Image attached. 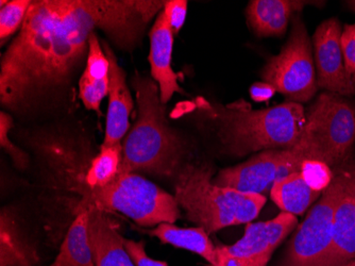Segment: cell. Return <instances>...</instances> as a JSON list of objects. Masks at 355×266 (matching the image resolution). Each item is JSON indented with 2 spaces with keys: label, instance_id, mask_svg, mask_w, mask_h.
<instances>
[{
  "label": "cell",
  "instance_id": "6da1fadb",
  "mask_svg": "<svg viewBox=\"0 0 355 266\" xmlns=\"http://www.w3.org/2000/svg\"><path fill=\"white\" fill-rule=\"evenodd\" d=\"M159 0H37L0 65V101L28 114L69 87L87 62L89 39L103 30L121 49L137 45L151 19L164 9Z\"/></svg>",
  "mask_w": 355,
  "mask_h": 266
},
{
  "label": "cell",
  "instance_id": "7a4b0ae2",
  "mask_svg": "<svg viewBox=\"0 0 355 266\" xmlns=\"http://www.w3.org/2000/svg\"><path fill=\"white\" fill-rule=\"evenodd\" d=\"M199 109L212 119L221 146L229 155L292 148L298 143L306 122L301 103H287L252 110L246 101L229 105L198 99Z\"/></svg>",
  "mask_w": 355,
  "mask_h": 266
},
{
  "label": "cell",
  "instance_id": "3957f363",
  "mask_svg": "<svg viewBox=\"0 0 355 266\" xmlns=\"http://www.w3.org/2000/svg\"><path fill=\"white\" fill-rule=\"evenodd\" d=\"M137 97V117L123 143L119 174L146 172L159 177H173L182 167L184 142L171 129L166 108L153 79L137 74L132 79Z\"/></svg>",
  "mask_w": 355,
  "mask_h": 266
},
{
  "label": "cell",
  "instance_id": "277c9868",
  "mask_svg": "<svg viewBox=\"0 0 355 266\" xmlns=\"http://www.w3.org/2000/svg\"><path fill=\"white\" fill-rule=\"evenodd\" d=\"M212 177L209 166L196 164H185L178 173L175 198L189 221L211 235L257 219L266 203L264 195L219 187Z\"/></svg>",
  "mask_w": 355,
  "mask_h": 266
},
{
  "label": "cell",
  "instance_id": "5b68a950",
  "mask_svg": "<svg viewBox=\"0 0 355 266\" xmlns=\"http://www.w3.org/2000/svg\"><path fill=\"white\" fill-rule=\"evenodd\" d=\"M77 192L83 194L77 213L91 208L119 212L143 227L173 224L180 217V207L173 195L135 173L119 174L109 185L97 189L80 185Z\"/></svg>",
  "mask_w": 355,
  "mask_h": 266
},
{
  "label": "cell",
  "instance_id": "8992f818",
  "mask_svg": "<svg viewBox=\"0 0 355 266\" xmlns=\"http://www.w3.org/2000/svg\"><path fill=\"white\" fill-rule=\"evenodd\" d=\"M300 143L311 160L334 172L348 166L355 145V103L337 94L321 93L306 112Z\"/></svg>",
  "mask_w": 355,
  "mask_h": 266
},
{
  "label": "cell",
  "instance_id": "52a82bcc",
  "mask_svg": "<svg viewBox=\"0 0 355 266\" xmlns=\"http://www.w3.org/2000/svg\"><path fill=\"white\" fill-rule=\"evenodd\" d=\"M261 77L292 103H306L314 97L318 85L312 43L299 16L293 19L292 31L282 51L268 60Z\"/></svg>",
  "mask_w": 355,
  "mask_h": 266
},
{
  "label": "cell",
  "instance_id": "ba28073f",
  "mask_svg": "<svg viewBox=\"0 0 355 266\" xmlns=\"http://www.w3.org/2000/svg\"><path fill=\"white\" fill-rule=\"evenodd\" d=\"M346 167L334 172L330 187L297 227L280 266H324L332 242L335 208L346 182Z\"/></svg>",
  "mask_w": 355,
  "mask_h": 266
},
{
  "label": "cell",
  "instance_id": "9c48e42d",
  "mask_svg": "<svg viewBox=\"0 0 355 266\" xmlns=\"http://www.w3.org/2000/svg\"><path fill=\"white\" fill-rule=\"evenodd\" d=\"M305 160L310 158L304 146L298 142L294 147L263 151L244 163L221 169L213 182L219 187L264 195L275 182L300 172Z\"/></svg>",
  "mask_w": 355,
  "mask_h": 266
},
{
  "label": "cell",
  "instance_id": "30bf717a",
  "mask_svg": "<svg viewBox=\"0 0 355 266\" xmlns=\"http://www.w3.org/2000/svg\"><path fill=\"white\" fill-rule=\"evenodd\" d=\"M343 28L337 19H329L317 27L313 37L317 85L330 93L349 97L355 85L347 76L340 37Z\"/></svg>",
  "mask_w": 355,
  "mask_h": 266
},
{
  "label": "cell",
  "instance_id": "8fae6325",
  "mask_svg": "<svg viewBox=\"0 0 355 266\" xmlns=\"http://www.w3.org/2000/svg\"><path fill=\"white\" fill-rule=\"evenodd\" d=\"M298 227L293 214L281 212L270 221L247 224L245 235L232 245H221L217 251L225 255L247 260L255 266H267L276 248Z\"/></svg>",
  "mask_w": 355,
  "mask_h": 266
},
{
  "label": "cell",
  "instance_id": "7c38bea8",
  "mask_svg": "<svg viewBox=\"0 0 355 266\" xmlns=\"http://www.w3.org/2000/svg\"><path fill=\"white\" fill-rule=\"evenodd\" d=\"M355 257V167H346V182L333 219L332 242L324 266H347Z\"/></svg>",
  "mask_w": 355,
  "mask_h": 266
},
{
  "label": "cell",
  "instance_id": "4fadbf2b",
  "mask_svg": "<svg viewBox=\"0 0 355 266\" xmlns=\"http://www.w3.org/2000/svg\"><path fill=\"white\" fill-rule=\"evenodd\" d=\"M110 64L109 107L105 123V139L101 146L121 143L130 128V117L135 103L125 81V74L109 44L101 42Z\"/></svg>",
  "mask_w": 355,
  "mask_h": 266
},
{
  "label": "cell",
  "instance_id": "5bb4252c",
  "mask_svg": "<svg viewBox=\"0 0 355 266\" xmlns=\"http://www.w3.org/2000/svg\"><path fill=\"white\" fill-rule=\"evenodd\" d=\"M173 32L169 25L165 12L161 11L155 17V24L151 28L150 51H149V63H150L151 76L159 85V98L166 105L173 94H184L179 85V78L173 69Z\"/></svg>",
  "mask_w": 355,
  "mask_h": 266
},
{
  "label": "cell",
  "instance_id": "9a60e30c",
  "mask_svg": "<svg viewBox=\"0 0 355 266\" xmlns=\"http://www.w3.org/2000/svg\"><path fill=\"white\" fill-rule=\"evenodd\" d=\"M89 210V237L95 266H135L127 253L123 235L107 212Z\"/></svg>",
  "mask_w": 355,
  "mask_h": 266
},
{
  "label": "cell",
  "instance_id": "2e32d148",
  "mask_svg": "<svg viewBox=\"0 0 355 266\" xmlns=\"http://www.w3.org/2000/svg\"><path fill=\"white\" fill-rule=\"evenodd\" d=\"M110 64L97 35L89 39V55L79 79V97L87 110L101 115V103L109 94Z\"/></svg>",
  "mask_w": 355,
  "mask_h": 266
},
{
  "label": "cell",
  "instance_id": "e0dca14e",
  "mask_svg": "<svg viewBox=\"0 0 355 266\" xmlns=\"http://www.w3.org/2000/svg\"><path fill=\"white\" fill-rule=\"evenodd\" d=\"M300 0H253L246 9L248 25L257 37H280L286 31L289 19L306 5Z\"/></svg>",
  "mask_w": 355,
  "mask_h": 266
},
{
  "label": "cell",
  "instance_id": "ac0fdd59",
  "mask_svg": "<svg viewBox=\"0 0 355 266\" xmlns=\"http://www.w3.org/2000/svg\"><path fill=\"white\" fill-rule=\"evenodd\" d=\"M40 261L37 249L26 238L13 215L1 211L0 222V266H35Z\"/></svg>",
  "mask_w": 355,
  "mask_h": 266
},
{
  "label": "cell",
  "instance_id": "d6986e66",
  "mask_svg": "<svg viewBox=\"0 0 355 266\" xmlns=\"http://www.w3.org/2000/svg\"><path fill=\"white\" fill-rule=\"evenodd\" d=\"M147 233L159 241L202 257L209 266H216V247L202 227L180 228L171 223H162Z\"/></svg>",
  "mask_w": 355,
  "mask_h": 266
},
{
  "label": "cell",
  "instance_id": "ffe728a7",
  "mask_svg": "<svg viewBox=\"0 0 355 266\" xmlns=\"http://www.w3.org/2000/svg\"><path fill=\"white\" fill-rule=\"evenodd\" d=\"M49 266H95L89 237V210L77 213L55 261Z\"/></svg>",
  "mask_w": 355,
  "mask_h": 266
},
{
  "label": "cell",
  "instance_id": "44dd1931",
  "mask_svg": "<svg viewBox=\"0 0 355 266\" xmlns=\"http://www.w3.org/2000/svg\"><path fill=\"white\" fill-rule=\"evenodd\" d=\"M271 199L282 212L302 215L319 199L321 193L313 191L303 179L300 172L289 174L275 182L270 190Z\"/></svg>",
  "mask_w": 355,
  "mask_h": 266
},
{
  "label": "cell",
  "instance_id": "7402d4cb",
  "mask_svg": "<svg viewBox=\"0 0 355 266\" xmlns=\"http://www.w3.org/2000/svg\"><path fill=\"white\" fill-rule=\"evenodd\" d=\"M123 159V145L121 143L112 146H101V153L92 160L87 173L83 176V181L78 182L75 190L80 185L89 189L105 187L116 178L121 169Z\"/></svg>",
  "mask_w": 355,
  "mask_h": 266
},
{
  "label": "cell",
  "instance_id": "603a6c76",
  "mask_svg": "<svg viewBox=\"0 0 355 266\" xmlns=\"http://www.w3.org/2000/svg\"><path fill=\"white\" fill-rule=\"evenodd\" d=\"M30 0H12L0 3V40L1 45L17 30H21L31 6Z\"/></svg>",
  "mask_w": 355,
  "mask_h": 266
},
{
  "label": "cell",
  "instance_id": "cb8c5ba5",
  "mask_svg": "<svg viewBox=\"0 0 355 266\" xmlns=\"http://www.w3.org/2000/svg\"><path fill=\"white\" fill-rule=\"evenodd\" d=\"M301 175L306 185L318 193H324L335 177L334 171L328 164L319 160H305L301 165Z\"/></svg>",
  "mask_w": 355,
  "mask_h": 266
},
{
  "label": "cell",
  "instance_id": "d4e9b609",
  "mask_svg": "<svg viewBox=\"0 0 355 266\" xmlns=\"http://www.w3.org/2000/svg\"><path fill=\"white\" fill-rule=\"evenodd\" d=\"M12 127H13L12 116L9 113L1 112L0 114V145L12 158L14 165L17 169H25L29 163V158L17 146L14 145L10 141L9 132Z\"/></svg>",
  "mask_w": 355,
  "mask_h": 266
},
{
  "label": "cell",
  "instance_id": "484cf974",
  "mask_svg": "<svg viewBox=\"0 0 355 266\" xmlns=\"http://www.w3.org/2000/svg\"><path fill=\"white\" fill-rule=\"evenodd\" d=\"M340 46L347 76L355 85V24H346L343 28Z\"/></svg>",
  "mask_w": 355,
  "mask_h": 266
},
{
  "label": "cell",
  "instance_id": "4316f807",
  "mask_svg": "<svg viewBox=\"0 0 355 266\" xmlns=\"http://www.w3.org/2000/svg\"><path fill=\"white\" fill-rule=\"evenodd\" d=\"M187 1L185 0H169L165 3L163 11L166 14L173 35H178L182 29L187 14Z\"/></svg>",
  "mask_w": 355,
  "mask_h": 266
},
{
  "label": "cell",
  "instance_id": "83f0119b",
  "mask_svg": "<svg viewBox=\"0 0 355 266\" xmlns=\"http://www.w3.org/2000/svg\"><path fill=\"white\" fill-rule=\"evenodd\" d=\"M123 244H125V251L130 256L135 266H168L166 262L157 261L148 257L143 241L137 242L123 238Z\"/></svg>",
  "mask_w": 355,
  "mask_h": 266
},
{
  "label": "cell",
  "instance_id": "f1b7e54d",
  "mask_svg": "<svg viewBox=\"0 0 355 266\" xmlns=\"http://www.w3.org/2000/svg\"><path fill=\"white\" fill-rule=\"evenodd\" d=\"M276 88L265 81L255 82V83L251 85L250 90H249L250 97L257 103L268 101L276 94Z\"/></svg>",
  "mask_w": 355,
  "mask_h": 266
},
{
  "label": "cell",
  "instance_id": "f546056e",
  "mask_svg": "<svg viewBox=\"0 0 355 266\" xmlns=\"http://www.w3.org/2000/svg\"><path fill=\"white\" fill-rule=\"evenodd\" d=\"M346 3L347 6H348L349 9L355 13V0H352V1H347Z\"/></svg>",
  "mask_w": 355,
  "mask_h": 266
},
{
  "label": "cell",
  "instance_id": "4dcf8cb0",
  "mask_svg": "<svg viewBox=\"0 0 355 266\" xmlns=\"http://www.w3.org/2000/svg\"><path fill=\"white\" fill-rule=\"evenodd\" d=\"M347 266H355V261H354V260H352V261L349 262V264Z\"/></svg>",
  "mask_w": 355,
  "mask_h": 266
},
{
  "label": "cell",
  "instance_id": "1f68e13d",
  "mask_svg": "<svg viewBox=\"0 0 355 266\" xmlns=\"http://www.w3.org/2000/svg\"><path fill=\"white\" fill-rule=\"evenodd\" d=\"M353 260H354V261H355V257H354V259H353Z\"/></svg>",
  "mask_w": 355,
  "mask_h": 266
}]
</instances>
